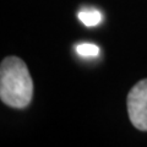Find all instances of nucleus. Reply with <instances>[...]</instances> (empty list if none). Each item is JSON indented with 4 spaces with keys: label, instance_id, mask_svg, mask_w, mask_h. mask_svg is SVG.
<instances>
[{
    "label": "nucleus",
    "instance_id": "obj_3",
    "mask_svg": "<svg viewBox=\"0 0 147 147\" xmlns=\"http://www.w3.org/2000/svg\"><path fill=\"white\" fill-rule=\"evenodd\" d=\"M79 20L86 26H97L102 21V13L96 9H84L79 12Z\"/></svg>",
    "mask_w": 147,
    "mask_h": 147
},
{
    "label": "nucleus",
    "instance_id": "obj_4",
    "mask_svg": "<svg viewBox=\"0 0 147 147\" xmlns=\"http://www.w3.org/2000/svg\"><path fill=\"white\" fill-rule=\"evenodd\" d=\"M76 53L84 58H93L99 54V47L92 43H81L76 45Z\"/></svg>",
    "mask_w": 147,
    "mask_h": 147
},
{
    "label": "nucleus",
    "instance_id": "obj_2",
    "mask_svg": "<svg viewBox=\"0 0 147 147\" xmlns=\"http://www.w3.org/2000/svg\"><path fill=\"white\" fill-rule=\"evenodd\" d=\"M127 113L136 129L147 131V79L132 87L127 94Z\"/></svg>",
    "mask_w": 147,
    "mask_h": 147
},
{
    "label": "nucleus",
    "instance_id": "obj_1",
    "mask_svg": "<svg viewBox=\"0 0 147 147\" xmlns=\"http://www.w3.org/2000/svg\"><path fill=\"white\" fill-rule=\"evenodd\" d=\"M33 96V81L26 64L17 57H7L0 65V98L12 108L27 107Z\"/></svg>",
    "mask_w": 147,
    "mask_h": 147
}]
</instances>
